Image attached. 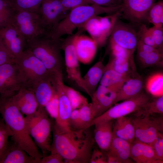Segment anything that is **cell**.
I'll list each match as a JSON object with an SVG mask.
<instances>
[{"label":"cell","instance_id":"obj_48","mask_svg":"<svg viewBox=\"0 0 163 163\" xmlns=\"http://www.w3.org/2000/svg\"><path fill=\"white\" fill-rule=\"evenodd\" d=\"M69 122L72 130H79V109L72 110L70 117Z\"/></svg>","mask_w":163,"mask_h":163},{"label":"cell","instance_id":"obj_38","mask_svg":"<svg viewBox=\"0 0 163 163\" xmlns=\"http://www.w3.org/2000/svg\"><path fill=\"white\" fill-rule=\"evenodd\" d=\"M12 135L11 129L2 118H0V157L8 145L9 137Z\"/></svg>","mask_w":163,"mask_h":163},{"label":"cell","instance_id":"obj_3","mask_svg":"<svg viewBox=\"0 0 163 163\" xmlns=\"http://www.w3.org/2000/svg\"><path fill=\"white\" fill-rule=\"evenodd\" d=\"M122 6L107 7L93 4L76 7L70 10L49 35L56 40L64 35H72L75 29L80 28L92 17L103 14L115 13L120 10Z\"/></svg>","mask_w":163,"mask_h":163},{"label":"cell","instance_id":"obj_33","mask_svg":"<svg viewBox=\"0 0 163 163\" xmlns=\"http://www.w3.org/2000/svg\"><path fill=\"white\" fill-rule=\"evenodd\" d=\"M139 58L145 67L161 66L163 65V52L159 51L151 52L137 50Z\"/></svg>","mask_w":163,"mask_h":163},{"label":"cell","instance_id":"obj_11","mask_svg":"<svg viewBox=\"0 0 163 163\" xmlns=\"http://www.w3.org/2000/svg\"><path fill=\"white\" fill-rule=\"evenodd\" d=\"M23 86L21 76L15 63L0 65V96L11 97Z\"/></svg>","mask_w":163,"mask_h":163},{"label":"cell","instance_id":"obj_9","mask_svg":"<svg viewBox=\"0 0 163 163\" xmlns=\"http://www.w3.org/2000/svg\"><path fill=\"white\" fill-rule=\"evenodd\" d=\"M75 34L59 38L61 50L64 53L65 61L68 78L90 96L82 77L73 43Z\"/></svg>","mask_w":163,"mask_h":163},{"label":"cell","instance_id":"obj_18","mask_svg":"<svg viewBox=\"0 0 163 163\" xmlns=\"http://www.w3.org/2000/svg\"><path fill=\"white\" fill-rule=\"evenodd\" d=\"M83 30L79 28L75 33L73 43L79 62L85 64L91 63L96 53L97 45L91 38L81 34Z\"/></svg>","mask_w":163,"mask_h":163},{"label":"cell","instance_id":"obj_42","mask_svg":"<svg viewBox=\"0 0 163 163\" xmlns=\"http://www.w3.org/2000/svg\"><path fill=\"white\" fill-rule=\"evenodd\" d=\"M155 155L159 160L163 161V135L160 134L150 144Z\"/></svg>","mask_w":163,"mask_h":163},{"label":"cell","instance_id":"obj_10","mask_svg":"<svg viewBox=\"0 0 163 163\" xmlns=\"http://www.w3.org/2000/svg\"><path fill=\"white\" fill-rule=\"evenodd\" d=\"M131 118L134 126L135 139L150 144L163 130L162 117H154L152 115H135Z\"/></svg>","mask_w":163,"mask_h":163},{"label":"cell","instance_id":"obj_19","mask_svg":"<svg viewBox=\"0 0 163 163\" xmlns=\"http://www.w3.org/2000/svg\"><path fill=\"white\" fill-rule=\"evenodd\" d=\"M38 107H44L56 93V74L50 73L34 87Z\"/></svg>","mask_w":163,"mask_h":163},{"label":"cell","instance_id":"obj_23","mask_svg":"<svg viewBox=\"0 0 163 163\" xmlns=\"http://www.w3.org/2000/svg\"><path fill=\"white\" fill-rule=\"evenodd\" d=\"M112 121H100L94 125V141L100 149L106 152L109 149L113 137Z\"/></svg>","mask_w":163,"mask_h":163},{"label":"cell","instance_id":"obj_14","mask_svg":"<svg viewBox=\"0 0 163 163\" xmlns=\"http://www.w3.org/2000/svg\"><path fill=\"white\" fill-rule=\"evenodd\" d=\"M56 89L58 96L59 111L55 125L65 131L72 130L69 124V119L72 110L63 88L62 74L56 75Z\"/></svg>","mask_w":163,"mask_h":163},{"label":"cell","instance_id":"obj_44","mask_svg":"<svg viewBox=\"0 0 163 163\" xmlns=\"http://www.w3.org/2000/svg\"><path fill=\"white\" fill-rule=\"evenodd\" d=\"M50 154L43 156L39 163H63L65 161L61 156L54 149H51Z\"/></svg>","mask_w":163,"mask_h":163},{"label":"cell","instance_id":"obj_16","mask_svg":"<svg viewBox=\"0 0 163 163\" xmlns=\"http://www.w3.org/2000/svg\"><path fill=\"white\" fill-rule=\"evenodd\" d=\"M156 0H126L123 3L121 16L133 23L145 20L147 13Z\"/></svg>","mask_w":163,"mask_h":163},{"label":"cell","instance_id":"obj_8","mask_svg":"<svg viewBox=\"0 0 163 163\" xmlns=\"http://www.w3.org/2000/svg\"><path fill=\"white\" fill-rule=\"evenodd\" d=\"M147 93L142 91L139 95L111 107L101 115L94 119L90 126L99 122L113 120L134 113L150 98Z\"/></svg>","mask_w":163,"mask_h":163},{"label":"cell","instance_id":"obj_50","mask_svg":"<svg viewBox=\"0 0 163 163\" xmlns=\"http://www.w3.org/2000/svg\"><path fill=\"white\" fill-rule=\"evenodd\" d=\"M136 48L137 50H140L145 52H151L158 51L162 52L153 46L145 44L139 40H138Z\"/></svg>","mask_w":163,"mask_h":163},{"label":"cell","instance_id":"obj_51","mask_svg":"<svg viewBox=\"0 0 163 163\" xmlns=\"http://www.w3.org/2000/svg\"><path fill=\"white\" fill-rule=\"evenodd\" d=\"M107 163H121L120 160L114 155L106 152Z\"/></svg>","mask_w":163,"mask_h":163},{"label":"cell","instance_id":"obj_25","mask_svg":"<svg viewBox=\"0 0 163 163\" xmlns=\"http://www.w3.org/2000/svg\"><path fill=\"white\" fill-rule=\"evenodd\" d=\"M113 133V136L132 143L135 139V136L131 118L125 116L116 119Z\"/></svg>","mask_w":163,"mask_h":163},{"label":"cell","instance_id":"obj_31","mask_svg":"<svg viewBox=\"0 0 163 163\" xmlns=\"http://www.w3.org/2000/svg\"><path fill=\"white\" fill-rule=\"evenodd\" d=\"M147 92L154 97L161 96L163 94V74L158 72L151 75L145 84Z\"/></svg>","mask_w":163,"mask_h":163},{"label":"cell","instance_id":"obj_21","mask_svg":"<svg viewBox=\"0 0 163 163\" xmlns=\"http://www.w3.org/2000/svg\"><path fill=\"white\" fill-rule=\"evenodd\" d=\"M130 158L137 163H162L149 144L135 139L131 143Z\"/></svg>","mask_w":163,"mask_h":163},{"label":"cell","instance_id":"obj_34","mask_svg":"<svg viewBox=\"0 0 163 163\" xmlns=\"http://www.w3.org/2000/svg\"><path fill=\"white\" fill-rule=\"evenodd\" d=\"M145 20L154 26L162 27L163 24V1L155 3L146 14Z\"/></svg>","mask_w":163,"mask_h":163},{"label":"cell","instance_id":"obj_2","mask_svg":"<svg viewBox=\"0 0 163 163\" xmlns=\"http://www.w3.org/2000/svg\"><path fill=\"white\" fill-rule=\"evenodd\" d=\"M0 113L12 132L13 141L39 163L43 155L30 134L25 117L13 103L11 97L0 96Z\"/></svg>","mask_w":163,"mask_h":163},{"label":"cell","instance_id":"obj_41","mask_svg":"<svg viewBox=\"0 0 163 163\" xmlns=\"http://www.w3.org/2000/svg\"><path fill=\"white\" fill-rule=\"evenodd\" d=\"M148 30L153 37L157 48L163 52V27L154 26Z\"/></svg>","mask_w":163,"mask_h":163},{"label":"cell","instance_id":"obj_37","mask_svg":"<svg viewBox=\"0 0 163 163\" xmlns=\"http://www.w3.org/2000/svg\"><path fill=\"white\" fill-rule=\"evenodd\" d=\"M79 129L89 128L94 119L91 109V103L85 105L79 109Z\"/></svg>","mask_w":163,"mask_h":163},{"label":"cell","instance_id":"obj_49","mask_svg":"<svg viewBox=\"0 0 163 163\" xmlns=\"http://www.w3.org/2000/svg\"><path fill=\"white\" fill-rule=\"evenodd\" d=\"M93 4L99 5L114 7L122 5L123 2L121 0H90Z\"/></svg>","mask_w":163,"mask_h":163},{"label":"cell","instance_id":"obj_30","mask_svg":"<svg viewBox=\"0 0 163 163\" xmlns=\"http://www.w3.org/2000/svg\"><path fill=\"white\" fill-rule=\"evenodd\" d=\"M135 115L150 116L163 113V95L150 98L137 111Z\"/></svg>","mask_w":163,"mask_h":163},{"label":"cell","instance_id":"obj_17","mask_svg":"<svg viewBox=\"0 0 163 163\" xmlns=\"http://www.w3.org/2000/svg\"><path fill=\"white\" fill-rule=\"evenodd\" d=\"M117 92L101 85L97 88L91 97V109L94 119L115 104Z\"/></svg>","mask_w":163,"mask_h":163},{"label":"cell","instance_id":"obj_43","mask_svg":"<svg viewBox=\"0 0 163 163\" xmlns=\"http://www.w3.org/2000/svg\"><path fill=\"white\" fill-rule=\"evenodd\" d=\"M110 43V49L113 57L129 58L133 57V54L129 51L113 43Z\"/></svg>","mask_w":163,"mask_h":163},{"label":"cell","instance_id":"obj_32","mask_svg":"<svg viewBox=\"0 0 163 163\" xmlns=\"http://www.w3.org/2000/svg\"><path fill=\"white\" fill-rule=\"evenodd\" d=\"M16 11L8 0H0V30L12 24Z\"/></svg>","mask_w":163,"mask_h":163},{"label":"cell","instance_id":"obj_4","mask_svg":"<svg viewBox=\"0 0 163 163\" xmlns=\"http://www.w3.org/2000/svg\"><path fill=\"white\" fill-rule=\"evenodd\" d=\"M25 48L40 60L50 72L62 74L63 60L59 39L56 40L49 34H43L26 40Z\"/></svg>","mask_w":163,"mask_h":163},{"label":"cell","instance_id":"obj_20","mask_svg":"<svg viewBox=\"0 0 163 163\" xmlns=\"http://www.w3.org/2000/svg\"><path fill=\"white\" fill-rule=\"evenodd\" d=\"M11 100L23 114L26 116L34 113L38 107V104L34 91L22 87Z\"/></svg>","mask_w":163,"mask_h":163},{"label":"cell","instance_id":"obj_52","mask_svg":"<svg viewBox=\"0 0 163 163\" xmlns=\"http://www.w3.org/2000/svg\"><path fill=\"white\" fill-rule=\"evenodd\" d=\"M121 1L123 3L125 2L126 0H121Z\"/></svg>","mask_w":163,"mask_h":163},{"label":"cell","instance_id":"obj_13","mask_svg":"<svg viewBox=\"0 0 163 163\" xmlns=\"http://www.w3.org/2000/svg\"><path fill=\"white\" fill-rule=\"evenodd\" d=\"M109 38L110 43H115L133 54L137 47V32L130 26L118 19Z\"/></svg>","mask_w":163,"mask_h":163},{"label":"cell","instance_id":"obj_7","mask_svg":"<svg viewBox=\"0 0 163 163\" xmlns=\"http://www.w3.org/2000/svg\"><path fill=\"white\" fill-rule=\"evenodd\" d=\"M12 24L26 40L48 34L38 13L16 10Z\"/></svg>","mask_w":163,"mask_h":163},{"label":"cell","instance_id":"obj_36","mask_svg":"<svg viewBox=\"0 0 163 163\" xmlns=\"http://www.w3.org/2000/svg\"><path fill=\"white\" fill-rule=\"evenodd\" d=\"M43 0H8L17 10L39 13Z\"/></svg>","mask_w":163,"mask_h":163},{"label":"cell","instance_id":"obj_1","mask_svg":"<svg viewBox=\"0 0 163 163\" xmlns=\"http://www.w3.org/2000/svg\"><path fill=\"white\" fill-rule=\"evenodd\" d=\"M89 128L65 131L55 125L51 149L60 155L65 163H89L94 140Z\"/></svg>","mask_w":163,"mask_h":163},{"label":"cell","instance_id":"obj_46","mask_svg":"<svg viewBox=\"0 0 163 163\" xmlns=\"http://www.w3.org/2000/svg\"><path fill=\"white\" fill-rule=\"evenodd\" d=\"M14 62V59L9 53L0 39V65Z\"/></svg>","mask_w":163,"mask_h":163},{"label":"cell","instance_id":"obj_39","mask_svg":"<svg viewBox=\"0 0 163 163\" xmlns=\"http://www.w3.org/2000/svg\"><path fill=\"white\" fill-rule=\"evenodd\" d=\"M137 35L138 40L157 49L153 37L145 25L142 24Z\"/></svg>","mask_w":163,"mask_h":163},{"label":"cell","instance_id":"obj_27","mask_svg":"<svg viewBox=\"0 0 163 163\" xmlns=\"http://www.w3.org/2000/svg\"><path fill=\"white\" fill-rule=\"evenodd\" d=\"M105 69L101 61L96 62L83 77L84 84L91 97L95 91Z\"/></svg>","mask_w":163,"mask_h":163},{"label":"cell","instance_id":"obj_15","mask_svg":"<svg viewBox=\"0 0 163 163\" xmlns=\"http://www.w3.org/2000/svg\"><path fill=\"white\" fill-rule=\"evenodd\" d=\"M0 39L14 60L26 48V40L12 24L0 30Z\"/></svg>","mask_w":163,"mask_h":163},{"label":"cell","instance_id":"obj_26","mask_svg":"<svg viewBox=\"0 0 163 163\" xmlns=\"http://www.w3.org/2000/svg\"><path fill=\"white\" fill-rule=\"evenodd\" d=\"M131 143L113 136L108 150L106 152L117 158L121 163L132 162L130 159Z\"/></svg>","mask_w":163,"mask_h":163},{"label":"cell","instance_id":"obj_35","mask_svg":"<svg viewBox=\"0 0 163 163\" xmlns=\"http://www.w3.org/2000/svg\"><path fill=\"white\" fill-rule=\"evenodd\" d=\"M63 88L72 110L89 104L87 99L78 91L64 84Z\"/></svg>","mask_w":163,"mask_h":163},{"label":"cell","instance_id":"obj_22","mask_svg":"<svg viewBox=\"0 0 163 163\" xmlns=\"http://www.w3.org/2000/svg\"><path fill=\"white\" fill-rule=\"evenodd\" d=\"M0 163H38L15 142H9L0 157Z\"/></svg>","mask_w":163,"mask_h":163},{"label":"cell","instance_id":"obj_24","mask_svg":"<svg viewBox=\"0 0 163 163\" xmlns=\"http://www.w3.org/2000/svg\"><path fill=\"white\" fill-rule=\"evenodd\" d=\"M143 87V82L140 76L135 74L130 76L118 91L115 104L139 95L142 91Z\"/></svg>","mask_w":163,"mask_h":163},{"label":"cell","instance_id":"obj_45","mask_svg":"<svg viewBox=\"0 0 163 163\" xmlns=\"http://www.w3.org/2000/svg\"><path fill=\"white\" fill-rule=\"evenodd\" d=\"M66 11L70 10L76 7L93 4L90 0H59Z\"/></svg>","mask_w":163,"mask_h":163},{"label":"cell","instance_id":"obj_40","mask_svg":"<svg viewBox=\"0 0 163 163\" xmlns=\"http://www.w3.org/2000/svg\"><path fill=\"white\" fill-rule=\"evenodd\" d=\"M44 108L48 115L52 118L55 120L57 118L59 111V101L57 92Z\"/></svg>","mask_w":163,"mask_h":163},{"label":"cell","instance_id":"obj_47","mask_svg":"<svg viewBox=\"0 0 163 163\" xmlns=\"http://www.w3.org/2000/svg\"><path fill=\"white\" fill-rule=\"evenodd\" d=\"M91 163H107L106 155L102 150L93 149L90 160Z\"/></svg>","mask_w":163,"mask_h":163},{"label":"cell","instance_id":"obj_28","mask_svg":"<svg viewBox=\"0 0 163 163\" xmlns=\"http://www.w3.org/2000/svg\"><path fill=\"white\" fill-rule=\"evenodd\" d=\"M132 76L121 74L105 66L100 85L118 92L126 81Z\"/></svg>","mask_w":163,"mask_h":163},{"label":"cell","instance_id":"obj_6","mask_svg":"<svg viewBox=\"0 0 163 163\" xmlns=\"http://www.w3.org/2000/svg\"><path fill=\"white\" fill-rule=\"evenodd\" d=\"M14 63L21 76L23 87L32 90L39 81L51 73L43 63L27 49L15 60Z\"/></svg>","mask_w":163,"mask_h":163},{"label":"cell","instance_id":"obj_29","mask_svg":"<svg viewBox=\"0 0 163 163\" xmlns=\"http://www.w3.org/2000/svg\"><path fill=\"white\" fill-rule=\"evenodd\" d=\"M105 66L123 75L132 76L135 74L133 72L135 67L133 57L129 58L113 57Z\"/></svg>","mask_w":163,"mask_h":163},{"label":"cell","instance_id":"obj_5","mask_svg":"<svg viewBox=\"0 0 163 163\" xmlns=\"http://www.w3.org/2000/svg\"><path fill=\"white\" fill-rule=\"evenodd\" d=\"M31 136L41 150L43 156L50 152L52 125L44 107H38L33 114L25 117Z\"/></svg>","mask_w":163,"mask_h":163},{"label":"cell","instance_id":"obj_12","mask_svg":"<svg viewBox=\"0 0 163 163\" xmlns=\"http://www.w3.org/2000/svg\"><path fill=\"white\" fill-rule=\"evenodd\" d=\"M59 0H43L39 14L48 34L68 13Z\"/></svg>","mask_w":163,"mask_h":163}]
</instances>
